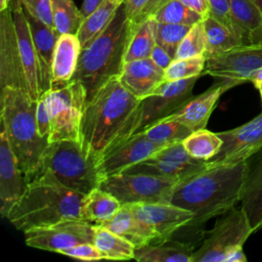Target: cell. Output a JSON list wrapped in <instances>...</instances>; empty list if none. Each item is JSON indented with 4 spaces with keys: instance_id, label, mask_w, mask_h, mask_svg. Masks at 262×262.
<instances>
[{
    "instance_id": "obj_34",
    "label": "cell",
    "mask_w": 262,
    "mask_h": 262,
    "mask_svg": "<svg viewBox=\"0 0 262 262\" xmlns=\"http://www.w3.org/2000/svg\"><path fill=\"white\" fill-rule=\"evenodd\" d=\"M182 143L186 151L193 159L209 161L220 150L222 139L217 133L204 128L191 132Z\"/></svg>"
},
{
    "instance_id": "obj_12",
    "label": "cell",
    "mask_w": 262,
    "mask_h": 262,
    "mask_svg": "<svg viewBox=\"0 0 262 262\" xmlns=\"http://www.w3.org/2000/svg\"><path fill=\"white\" fill-rule=\"evenodd\" d=\"M217 134L222 139V146L208 163L222 165L245 162L262 147V113L242 126Z\"/></svg>"
},
{
    "instance_id": "obj_2",
    "label": "cell",
    "mask_w": 262,
    "mask_h": 262,
    "mask_svg": "<svg viewBox=\"0 0 262 262\" xmlns=\"http://www.w3.org/2000/svg\"><path fill=\"white\" fill-rule=\"evenodd\" d=\"M141 100L119 81H108L86 102L80 140L96 157L139 131Z\"/></svg>"
},
{
    "instance_id": "obj_30",
    "label": "cell",
    "mask_w": 262,
    "mask_h": 262,
    "mask_svg": "<svg viewBox=\"0 0 262 262\" xmlns=\"http://www.w3.org/2000/svg\"><path fill=\"white\" fill-rule=\"evenodd\" d=\"M93 244L106 256L107 260L134 259L135 247L103 225L95 224Z\"/></svg>"
},
{
    "instance_id": "obj_47",
    "label": "cell",
    "mask_w": 262,
    "mask_h": 262,
    "mask_svg": "<svg viewBox=\"0 0 262 262\" xmlns=\"http://www.w3.org/2000/svg\"><path fill=\"white\" fill-rule=\"evenodd\" d=\"M255 1L259 6L260 11H261V15H262V0H255ZM248 44H262V24L256 32H254L253 34H251L249 36Z\"/></svg>"
},
{
    "instance_id": "obj_31",
    "label": "cell",
    "mask_w": 262,
    "mask_h": 262,
    "mask_svg": "<svg viewBox=\"0 0 262 262\" xmlns=\"http://www.w3.org/2000/svg\"><path fill=\"white\" fill-rule=\"evenodd\" d=\"M158 21L154 17L134 25L132 35L128 44L125 62L134 59L150 57L156 45V29Z\"/></svg>"
},
{
    "instance_id": "obj_20",
    "label": "cell",
    "mask_w": 262,
    "mask_h": 262,
    "mask_svg": "<svg viewBox=\"0 0 262 262\" xmlns=\"http://www.w3.org/2000/svg\"><path fill=\"white\" fill-rule=\"evenodd\" d=\"M28 19L32 38L38 54L40 66V81L42 94L52 88V61L59 34L57 31L31 14L24 8Z\"/></svg>"
},
{
    "instance_id": "obj_48",
    "label": "cell",
    "mask_w": 262,
    "mask_h": 262,
    "mask_svg": "<svg viewBox=\"0 0 262 262\" xmlns=\"http://www.w3.org/2000/svg\"><path fill=\"white\" fill-rule=\"evenodd\" d=\"M225 262H247V257L245 255L243 247L234 249L226 257Z\"/></svg>"
},
{
    "instance_id": "obj_40",
    "label": "cell",
    "mask_w": 262,
    "mask_h": 262,
    "mask_svg": "<svg viewBox=\"0 0 262 262\" xmlns=\"http://www.w3.org/2000/svg\"><path fill=\"white\" fill-rule=\"evenodd\" d=\"M59 254H62L75 259L84 260V261L107 260L106 256L93 243L79 244L72 248L60 251Z\"/></svg>"
},
{
    "instance_id": "obj_53",
    "label": "cell",
    "mask_w": 262,
    "mask_h": 262,
    "mask_svg": "<svg viewBox=\"0 0 262 262\" xmlns=\"http://www.w3.org/2000/svg\"><path fill=\"white\" fill-rule=\"evenodd\" d=\"M261 97H262V93H261Z\"/></svg>"
},
{
    "instance_id": "obj_6",
    "label": "cell",
    "mask_w": 262,
    "mask_h": 262,
    "mask_svg": "<svg viewBox=\"0 0 262 262\" xmlns=\"http://www.w3.org/2000/svg\"><path fill=\"white\" fill-rule=\"evenodd\" d=\"M98 160L81 140L49 142L35 176L49 172L69 188L88 194L103 179L98 169Z\"/></svg>"
},
{
    "instance_id": "obj_50",
    "label": "cell",
    "mask_w": 262,
    "mask_h": 262,
    "mask_svg": "<svg viewBox=\"0 0 262 262\" xmlns=\"http://www.w3.org/2000/svg\"><path fill=\"white\" fill-rule=\"evenodd\" d=\"M12 0H0V11L8 8L11 4Z\"/></svg>"
},
{
    "instance_id": "obj_10",
    "label": "cell",
    "mask_w": 262,
    "mask_h": 262,
    "mask_svg": "<svg viewBox=\"0 0 262 262\" xmlns=\"http://www.w3.org/2000/svg\"><path fill=\"white\" fill-rule=\"evenodd\" d=\"M260 69H262V44H244L207 58L203 75H210L229 90L250 82Z\"/></svg>"
},
{
    "instance_id": "obj_7",
    "label": "cell",
    "mask_w": 262,
    "mask_h": 262,
    "mask_svg": "<svg viewBox=\"0 0 262 262\" xmlns=\"http://www.w3.org/2000/svg\"><path fill=\"white\" fill-rule=\"evenodd\" d=\"M50 116L49 142L58 140H80L82 117L86 105L83 85L71 82L52 87L44 92Z\"/></svg>"
},
{
    "instance_id": "obj_11",
    "label": "cell",
    "mask_w": 262,
    "mask_h": 262,
    "mask_svg": "<svg viewBox=\"0 0 262 262\" xmlns=\"http://www.w3.org/2000/svg\"><path fill=\"white\" fill-rule=\"evenodd\" d=\"M95 224L84 219H69L58 223L34 228L25 233L27 246L56 252L79 244L93 243Z\"/></svg>"
},
{
    "instance_id": "obj_46",
    "label": "cell",
    "mask_w": 262,
    "mask_h": 262,
    "mask_svg": "<svg viewBox=\"0 0 262 262\" xmlns=\"http://www.w3.org/2000/svg\"><path fill=\"white\" fill-rule=\"evenodd\" d=\"M185 6L192 9L193 11L202 14L203 16H207L210 12V4L209 0H179Z\"/></svg>"
},
{
    "instance_id": "obj_17",
    "label": "cell",
    "mask_w": 262,
    "mask_h": 262,
    "mask_svg": "<svg viewBox=\"0 0 262 262\" xmlns=\"http://www.w3.org/2000/svg\"><path fill=\"white\" fill-rule=\"evenodd\" d=\"M28 181L11 148L6 131L0 130V214L6 218L25 192Z\"/></svg>"
},
{
    "instance_id": "obj_49",
    "label": "cell",
    "mask_w": 262,
    "mask_h": 262,
    "mask_svg": "<svg viewBox=\"0 0 262 262\" xmlns=\"http://www.w3.org/2000/svg\"><path fill=\"white\" fill-rule=\"evenodd\" d=\"M103 0H83L82 7L80 8L84 17L89 15Z\"/></svg>"
},
{
    "instance_id": "obj_52",
    "label": "cell",
    "mask_w": 262,
    "mask_h": 262,
    "mask_svg": "<svg viewBox=\"0 0 262 262\" xmlns=\"http://www.w3.org/2000/svg\"><path fill=\"white\" fill-rule=\"evenodd\" d=\"M116 1H118V2H120V3H122V4H123L125 0H116Z\"/></svg>"
},
{
    "instance_id": "obj_19",
    "label": "cell",
    "mask_w": 262,
    "mask_h": 262,
    "mask_svg": "<svg viewBox=\"0 0 262 262\" xmlns=\"http://www.w3.org/2000/svg\"><path fill=\"white\" fill-rule=\"evenodd\" d=\"M119 81L130 93L142 100L166 82L165 70L150 57L134 59L125 62Z\"/></svg>"
},
{
    "instance_id": "obj_14",
    "label": "cell",
    "mask_w": 262,
    "mask_h": 262,
    "mask_svg": "<svg viewBox=\"0 0 262 262\" xmlns=\"http://www.w3.org/2000/svg\"><path fill=\"white\" fill-rule=\"evenodd\" d=\"M0 84L29 93L23 67L11 6L0 11Z\"/></svg>"
},
{
    "instance_id": "obj_27",
    "label": "cell",
    "mask_w": 262,
    "mask_h": 262,
    "mask_svg": "<svg viewBox=\"0 0 262 262\" xmlns=\"http://www.w3.org/2000/svg\"><path fill=\"white\" fill-rule=\"evenodd\" d=\"M207 161H202L198 164L183 165L172 163L164 160H159L155 158H147L129 168L125 171L126 173H142L156 175L161 177H166L174 180H181L187 176L194 174L195 172L202 170L207 166Z\"/></svg>"
},
{
    "instance_id": "obj_9",
    "label": "cell",
    "mask_w": 262,
    "mask_h": 262,
    "mask_svg": "<svg viewBox=\"0 0 262 262\" xmlns=\"http://www.w3.org/2000/svg\"><path fill=\"white\" fill-rule=\"evenodd\" d=\"M178 181L166 177L121 172L104 177L99 187L116 196L122 205L169 202Z\"/></svg>"
},
{
    "instance_id": "obj_18",
    "label": "cell",
    "mask_w": 262,
    "mask_h": 262,
    "mask_svg": "<svg viewBox=\"0 0 262 262\" xmlns=\"http://www.w3.org/2000/svg\"><path fill=\"white\" fill-rule=\"evenodd\" d=\"M10 6L12 9L20 58L28 81L29 95L34 101H37L42 95L38 54L23 5L18 0H12Z\"/></svg>"
},
{
    "instance_id": "obj_15",
    "label": "cell",
    "mask_w": 262,
    "mask_h": 262,
    "mask_svg": "<svg viewBox=\"0 0 262 262\" xmlns=\"http://www.w3.org/2000/svg\"><path fill=\"white\" fill-rule=\"evenodd\" d=\"M126 205L138 218L154 229L159 242L172 238L176 232L187 227L193 219V214L190 211L169 202Z\"/></svg>"
},
{
    "instance_id": "obj_29",
    "label": "cell",
    "mask_w": 262,
    "mask_h": 262,
    "mask_svg": "<svg viewBox=\"0 0 262 262\" xmlns=\"http://www.w3.org/2000/svg\"><path fill=\"white\" fill-rule=\"evenodd\" d=\"M122 3L103 0L89 15L84 17L77 36L82 49L87 47L111 24Z\"/></svg>"
},
{
    "instance_id": "obj_5",
    "label": "cell",
    "mask_w": 262,
    "mask_h": 262,
    "mask_svg": "<svg viewBox=\"0 0 262 262\" xmlns=\"http://www.w3.org/2000/svg\"><path fill=\"white\" fill-rule=\"evenodd\" d=\"M36 105L21 89L1 88L0 120L27 181L37 173L49 140L40 135Z\"/></svg>"
},
{
    "instance_id": "obj_44",
    "label": "cell",
    "mask_w": 262,
    "mask_h": 262,
    "mask_svg": "<svg viewBox=\"0 0 262 262\" xmlns=\"http://www.w3.org/2000/svg\"><path fill=\"white\" fill-rule=\"evenodd\" d=\"M148 0H125L123 5L126 11L128 18L133 23L136 24L141 15L145 5L147 4Z\"/></svg>"
},
{
    "instance_id": "obj_3",
    "label": "cell",
    "mask_w": 262,
    "mask_h": 262,
    "mask_svg": "<svg viewBox=\"0 0 262 262\" xmlns=\"http://www.w3.org/2000/svg\"><path fill=\"white\" fill-rule=\"evenodd\" d=\"M85 198L86 194L63 185L49 172L41 173L28 181L24 194L6 218L23 232L63 220L83 219Z\"/></svg>"
},
{
    "instance_id": "obj_25",
    "label": "cell",
    "mask_w": 262,
    "mask_h": 262,
    "mask_svg": "<svg viewBox=\"0 0 262 262\" xmlns=\"http://www.w3.org/2000/svg\"><path fill=\"white\" fill-rule=\"evenodd\" d=\"M193 244L166 239L135 249L134 259L140 262H192Z\"/></svg>"
},
{
    "instance_id": "obj_4",
    "label": "cell",
    "mask_w": 262,
    "mask_h": 262,
    "mask_svg": "<svg viewBox=\"0 0 262 262\" xmlns=\"http://www.w3.org/2000/svg\"><path fill=\"white\" fill-rule=\"evenodd\" d=\"M132 31L133 23L122 4L104 31L81 50L73 80L83 85L86 102L108 81L120 77Z\"/></svg>"
},
{
    "instance_id": "obj_36",
    "label": "cell",
    "mask_w": 262,
    "mask_h": 262,
    "mask_svg": "<svg viewBox=\"0 0 262 262\" xmlns=\"http://www.w3.org/2000/svg\"><path fill=\"white\" fill-rule=\"evenodd\" d=\"M158 23L193 26L205 16L185 6L179 0H170L154 16Z\"/></svg>"
},
{
    "instance_id": "obj_8",
    "label": "cell",
    "mask_w": 262,
    "mask_h": 262,
    "mask_svg": "<svg viewBox=\"0 0 262 262\" xmlns=\"http://www.w3.org/2000/svg\"><path fill=\"white\" fill-rule=\"evenodd\" d=\"M253 232L245 210L233 207L219 215L201 247L194 251L192 262H225L229 253L243 247Z\"/></svg>"
},
{
    "instance_id": "obj_39",
    "label": "cell",
    "mask_w": 262,
    "mask_h": 262,
    "mask_svg": "<svg viewBox=\"0 0 262 262\" xmlns=\"http://www.w3.org/2000/svg\"><path fill=\"white\" fill-rule=\"evenodd\" d=\"M192 26L158 23L156 29V43L163 47L173 59L176 58L177 48Z\"/></svg>"
},
{
    "instance_id": "obj_51",
    "label": "cell",
    "mask_w": 262,
    "mask_h": 262,
    "mask_svg": "<svg viewBox=\"0 0 262 262\" xmlns=\"http://www.w3.org/2000/svg\"><path fill=\"white\" fill-rule=\"evenodd\" d=\"M257 89L259 90V92H260V94H261V93H262V84H261V85H259V86L257 87Z\"/></svg>"
},
{
    "instance_id": "obj_16",
    "label": "cell",
    "mask_w": 262,
    "mask_h": 262,
    "mask_svg": "<svg viewBox=\"0 0 262 262\" xmlns=\"http://www.w3.org/2000/svg\"><path fill=\"white\" fill-rule=\"evenodd\" d=\"M166 145L150 141L141 131L117 144L98 160V169L102 177L121 173L127 168L149 158Z\"/></svg>"
},
{
    "instance_id": "obj_33",
    "label": "cell",
    "mask_w": 262,
    "mask_h": 262,
    "mask_svg": "<svg viewBox=\"0 0 262 262\" xmlns=\"http://www.w3.org/2000/svg\"><path fill=\"white\" fill-rule=\"evenodd\" d=\"M229 1L232 21L248 44L249 36L256 32L262 24L260 8L255 0Z\"/></svg>"
},
{
    "instance_id": "obj_42",
    "label": "cell",
    "mask_w": 262,
    "mask_h": 262,
    "mask_svg": "<svg viewBox=\"0 0 262 262\" xmlns=\"http://www.w3.org/2000/svg\"><path fill=\"white\" fill-rule=\"evenodd\" d=\"M209 4H210L209 15L213 16L214 18H216L220 23L224 24L225 26H227L230 29L239 33V31L235 28V26L232 21L231 10H230V1L229 0H209Z\"/></svg>"
},
{
    "instance_id": "obj_43",
    "label": "cell",
    "mask_w": 262,
    "mask_h": 262,
    "mask_svg": "<svg viewBox=\"0 0 262 262\" xmlns=\"http://www.w3.org/2000/svg\"><path fill=\"white\" fill-rule=\"evenodd\" d=\"M36 120H37V126H38L40 135L48 139L49 132H50V116L48 112L45 93H43L40 96V98L37 100Z\"/></svg>"
},
{
    "instance_id": "obj_41",
    "label": "cell",
    "mask_w": 262,
    "mask_h": 262,
    "mask_svg": "<svg viewBox=\"0 0 262 262\" xmlns=\"http://www.w3.org/2000/svg\"><path fill=\"white\" fill-rule=\"evenodd\" d=\"M23 7L45 24L53 26L51 0H18Z\"/></svg>"
},
{
    "instance_id": "obj_28",
    "label": "cell",
    "mask_w": 262,
    "mask_h": 262,
    "mask_svg": "<svg viewBox=\"0 0 262 262\" xmlns=\"http://www.w3.org/2000/svg\"><path fill=\"white\" fill-rule=\"evenodd\" d=\"M121 207L122 204L116 196L98 186L86 194L82 216L93 224H103L110 221Z\"/></svg>"
},
{
    "instance_id": "obj_21",
    "label": "cell",
    "mask_w": 262,
    "mask_h": 262,
    "mask_svg": "<svg viewBox=\"0 0 262 262\" xmlns=\"http://www.w3.org/2000/svg\"><path fill=\"white\" fill-rule=\"evenodd\" d=\"M227 90L223 84L216 82L203 93L191 96L169 117L181 122L192 132L204 129L218 99Z\"/></svg>"
},
{
    "instance_id": "obj_23",
    "label": "cell",
    "mask_w": 262,
    "mask_h": 262,
    "mask_svg": "<svg viewBox=\"0 0 262 262\" xmlns=\"http://www.w3.org/2000/svg\"><path fill=\"white\" fill-rule=\"evenodd\" d=\"M100 225L126 238L135 249L159 242L154 229L138 218L128 205H122L119 212L110 221Z\"/></svg>"
},
{
    "instance_id": "obj_22",
    "label": "cell",
    "mask_w": 262,
    "mask_h": 262,
    "mask_svg": "<svg viewBox=\"0 0 262 262\" xmlns=\"http://www.w3.org/2000/svg\"><path fill=\"white\" fill-rule=\"evenodd\" d=\"M248 173L241 203L253 231L262 229V147L247 160Z\"/></svg>"
},
{
    "instance_id": "obj_32",
    "label": "cell",
    "mask_w": 262,
    "mask_h": 262,
    "mask_svg": "<svg viewBox=\"0 0 262 262\" xmlns=\"http://www.w3.org/2000/svg\"><path fill=\"white\" fill-rule=\"evenodd\" d=\"M141 132L157 144L169 145L183 141L192 131L181 122L167 116L150 124Z\"/></svg>"
},
{
    "instance_id": "obj_13",
    "label": "cell",
    "mask_w": 262,
    "mask_h": 262,
    "mask_svg": "<svg viewBox=\"0 0 262 262\" xmlns=\"http://www.w3.org/2000/svg\"><path fill=\"white\" fill-rule=\"evenodd\" d=\"M199 78L192 77L165 82L154 93L142 99L139 131L171 115L187 101L192 96V89Z\"/></svg>"
},
{
    "instance_id": "obj_26",
    "label": "cell",
    "mask_w": 262,
    "mask_h": 262,
    "mask_svg": "<svg viewBox=\"0 0 262 262\" xmlns=\"http://www.w3.org/2000/svg\"><path fill=\"white\" fill-rule=\"evenodd\" d=\"M204 24L207 37L206 58L246 44L245 38L238 32L230 29L209 14L204 18Z\"/></svg>"
},
{
    "instance_id": "obj_45",
    "label": "cell",
    "mask_w": 262,
    "mask_h": 262,
    "mask_svg": "<svg viewBox=\"0 0 262 262\" xmlns=\"http://www.w3.org/2000/svg\"><path fill=\"white\" fill-rule=\"evenodd\" d=\"M150 58L159 67H161L164 70L173 61V58L171 57V55L163 47H161L157 43H156V45H155V47H154V49L151 51Z\"/></svg>"
},
{
    "instance_id": "obj_24",
    "label": "cell",
    "mask_w": 262,
    "mask_h": 262,
    "mask_svg": "<svg viewBox=\"0 0 262 262\" xmlns=\"http://www.w3.org/2000/svg\"><path fill=\"white\" fill-rule=\"evenodd\" d=\"M82 47L75 34L59 35L52 61V87L71 82L77 70Z\"/></svg>"
},
{
    "instance_id": "obj_37",
    "label": "cell",
    "mask_w": 262,
    "mask_h": 262,
    "mask_svg": "<svg viewBox=\"0 0 262 262\" xmlns=\"http://www.w3.org/2000/svg\"><path fill=\"white\" fill-rule=\"evenodd\" d=\"M206 56H194L187 58H175L165 69L166 82L182 80L203 75L206 64Z\"/></svg>"
},
{
    "instance_id": "obj_35",
    "label": "cell",
    "mask_w": 262,
    "mask_h": 262,
    "mask_svg": "<svg viewBox=\"0 0 262 262\" xmlns=\"http://www.w3.org/2000/svg\"><path fill=\"white\" fill-rule=\"evenodd\" d=\"M53 26L59 35L75 34L84 19L81 10L73 0H51Z\"/></svg>"
},
{
    "instance_id": "obj_38",
    "label": "cell",
    "mask_w": 262,
    "mask_h": 262,
    "mask_svg": "<svg viewBox=\"0 0 262 262\" xmlns=\"http://www.w3.org/2000/svg\"><path fill=\"white\" fill-rule=\"evenodd\" d=\"M207 37L204 19L194 24L183 40L180 42L176 58H187L194 56H202L206 54Z\"/></svg>"
},
{
    "instance_id": "obj_1",
    "label": "cell",
    "mask_w": 262,
    "mask_h": 262,
    "mask_svg": "<svg viewBox=\"0 0 262 262\" xmlns=\"http://www.w3.org/2000/svg\"><path fill=\"white\" fill-rule=\"evenodd\" d=\"M208 163V161H207ZM248 173L247 161L237 164L210 165L179 180L171 194L170 203L193 214L185 229L192 236L204 234L203 225L241 202Z\"/></svg>"
}]
</instances>
